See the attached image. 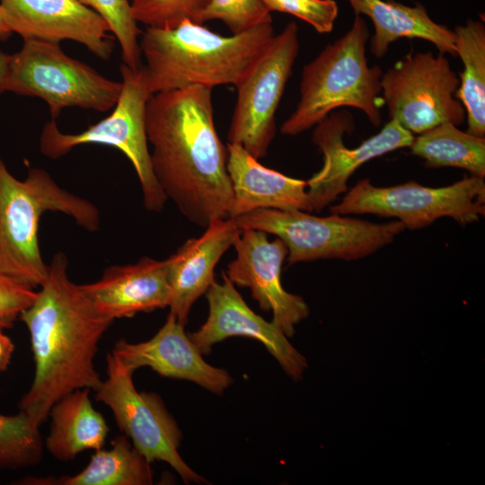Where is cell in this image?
Returning a JSON list of instances; mask_svg holds the SVG:
<instances>
[{
  "label": "cell",
  "instance_id": "f1b7e54d",
  "mask_svg": "<svg viewBox=\"0 0 485 485\" xmlns=\"http://www.w3.org/2000/svg\"><path fill=\"white\" fill-rule=\"evenodd\" d=\"M211 20L222 21L233 34L272 22L270 12L261 0H208L198 23Z\"/></svg>",
  "mask_w": 485,
  "mask_h": 485
},
{
  "label": "cell",
  "instance_id": "6da1fadb",
  "mask_svg": "<svg viewBox=\"0 0 485 485\" xmlns=\"http://www.w3.org/2000/svg\"><path fill=\"white\" fill-rule=\"evenodd\" d=\"M146 129L154 173L181 213L206 228L228 218L233 189L218 137L212 89L190 85L150 96Z\"/></svg>",
  "mask_w": 485,
  "mask_h": 485
},
{
  "label": "cell",
  "instance_id": "4316f807",
  "mask_svg": "<svg viewBox=\"0 0 485 485\" xmlns=\"http://www.w3.org/2000/svg\"><path fill=\"white\" fill-rule=\"evenodd\" d=\"M96 12L107 23L121 48L123 64L137 70L141 66V30L131 13L128 0H79Z\"/></svg>",
  "mask_w": 485,
  "mask_h": 485
},
{
  "label": "cell",
  "instance_id": "4dcf8cb0",
  "mask_svg": "<svg viewBox=\"0 0 485 485\" xmlns=\"http://www.w3.org/2000/svg\"><path fill=\"white\" fill-rule=\"evenodd\" d=\"M34 288L0 277V329L12 328L20 314L35 300Z\"/></svg>",
  "mask_w": 485,
  "mask_h": 485
},
{
  "label": "cell",
  "instance_id": "44dd1931",
  "mask_svg": "<svg viewBox=\"0 0 485 485\" xmlns=\"http://www.w3.org/2000/svg\"><path fill=\"white\" fill-rule=\"evenodd\" d=\"M348 2L356 15H366L373 22L375 33L370 40V50L376 57H384L389 45L400 38L425 40L441 53L456 56L454 32L434 22L420 4L409 6L390 0Z\"/></svg>",
  "mask_w": 485,
  "mask_h": 485
},
{
  "label": "cell",
  "instance_id": "9a60e30c",
  "mask_svg": "<svg viewBox=\"0 0 485 485\" xmlns=\"http://www.w3.org/2000/svg\"><path fill=\"white\" fill-rule=\"evenodd\" d=\"M223 282L214 281L206 293L209 313L204 324L189 333L202 355L227 338L247 337L262 343L292 379L302 378L307 368L305 357L288 341L282 329L255 313L223 273Z\"/></svg>",
  "mask_w": 485,
  "mask_h": 485
},
{
  "label": "cell",
  "instance_id": "7a4b0ae2",
  "mask_svg": "<svg viewBox=\"0 0 485 485\" xmlns=\"http://www.w3.org/2000/svg\"><path fill=\"white\" fill-rule=\"evenodd\" d=\"M63 252L48 264L33 303L20 314L26 325L35 374L19 409L40 427L51 407L77 389L99 390L102 380L93 364L99 342L114 322L101 314L73 283Z\"/></svg>",
  "mask_w": 485,
  "mask_h": 485
},
{
  "label": "cell",
  "instance_id": "d6a6232c",
  "mask_svg": "<svg viewBox=\"0 0 485 485\" xmlns=\"http://www.w3.org/2000/svg\"><path fill=\"white\" fill-rule=\"evenodd\" d=\"M10 58V54L0 49V93L6 92Z\"/></svg>",
  "mask_w": 485,
  "mask_h": 485
},
{
  "label": "cell",
  "instance_id": "d6986e66",
  "mask_svg": "<svg viewBox=\"0 0 485 485\" xmlns=\"http://www.w3.org/2000/svg\"><path fill=\"white\" fill-rule=\"evenodd\" d=\"M240 232L233 218L215 219L199 237L187 240L166 259L171 289L169 313L182 325L187 324L194 303L215 281L216 264L234 246Z\"/></svg>",
  "mask_w": 485,
  "mask_h": 485
},
{
  "label": "cell",
  "instance_id": "e0dca14e",
  "mask_svg": "<svg viewBox=\"0 0 485 485\" xmlns=\"http://www.w3.org/2000/svg\"><path fill=\"white\" fill-rule=\"evenodd\" d=\"M184 327L169 313L163 327L150 340L130 343L121 339L111 353L133 372L147 366L162 376L193 382L213 393L222 394L233 384V378L225 369L203 359Z\"/></svg>",
  "mask_w": 485,
  "mask_h": 485
},
{
  "label": "cell",
  "instance_id": "8992f818",
  "mask_svg": "<svg viewBox=\"0 0 485 485\" xmlns=\"http://www.w3.org/2000/svg\"><path fill=\"white\" fill-rule=\"evenodd\" d=\"M240 230L255 229L279 238L288 264L325 259L355 260L391 243L406 228L400 221L372 223L302 210L256 209L234 217Z\"/></svg>",
  "mask_w": 485,
  "mask_h": 485
},
{
  "label": "cell",
  "instance_id": "d4e9b609",
  "mask_svg": "<svg viewBox=\"0 0 485 485\" xmlns=\"http://www.w3.org/2000/svg\"><path fill=\"white\" fill-rule=\"evenodd\" d=\"M409 147L429 167L451 166L485 176V139L452 123L444 122L419 134Z\"/></svg>",
  "mask_w": 485,
  "mask_h": 485
},
{
  "label": "cell",
  "instance_id": "836d02e7",
  "mask_svg": "<svg viewBox=\"0 0 485 485\" xmlns=\"http://www.w3.org/2000/svg\"><path fill=\"white\" fill-rule=\"evenodd\" d=\"M12 35L13 31L8 27L0 7V41H6Z\"/></svg>",
  "mask_w": 485,
  "mask_h": 485
},
{
  "label": "cell",
  "instance_id": "603a6c76",
  "mask_svg": "<svg viewBox=\"0 0 485 485\" xmlns=\"http://www.w3.org/2000/svg\"><path fill=\"white\" fill-rule=\"evenodd\" d=\"M456 55L464 69L455 97L467 115V132L485 136V27L484 23L469 20L454 31Z\"/></svg>",
  "mask_w": 485,
  "mask_h": 485
},
{
  "label": "cell",
  "instance_id": "2e32d148",
  "mask_svg": "<svg viewBox=\"0 0 485 485\" xmlns=\"http://www.w3.org/2000/svg\"><path fill=\"white\" fill-rule=\"evenodd\" d=\"M4 18L23 40H73L109 60L115 43L106 22L79 0H0Z\"/></svg>",
  "mask_w": 485,
  "mask_h": 485
},
{
  "label": "cell",
  "instance_id": "ffe728a7",
  "mask_svg": "<svg viewBox=\"0 0 485 485\" xmlns=\"http://www.w3.org/2000/svg\"><path fill=\"white\" fill-rule=\"evenodd\" d=\"M226 150L233 189L228 218L261 208L312 211L305 181L263 166L239 144L227 143Z\"/></svg>",
  "mask_w": 485,
  "mask_h": 485
},
{
  "label": "cell",
  "instance_id": "9c48e42d",
  "mask_svg": "<svg viewBox=\"0 0 485 485\" xmlns=\"http://www.w3.org/2000/svg\"><path fill=\"white\" fill-rule=\"evenodd\" d=\"M346 192L341 201L330 208L332 214L395 217L410 230L424 228L445 216L465 225L485 214L484 178L475 175L440 188L415 181L376 187L364 179Z\"/></svg>",
  "mask_w": 485,
  "mask_h": 485
},
{
  "label": "cell",
  "instance_id": "83f0119b",
  "mask_svg": "<svg viewBox=\"0 0 485 485\" xmlns=\"http://www.w3.org/2000/svg\"><path fill=\"white\" fill-rule=\"evenodd\" d=\"M208 0H131V13L146 27L171 29L184 20L198 23Z\"/></svg>",
  "mask_w": 485,
  "mask_h": 485
},
{
  "label": "cell",
  "instance_id": "277c9868",
  "mask_svg": "<svg viewBox=\"0 0 485 485\" xmlns=\"http://www.w3.org/2000/svg\"><path fill=\"white\" fill-rule=\"evenodd\" d=\"M47 211L72 217L89 232L100 226L98 207L61 188L40 168L16 179L0 155V277L35 288L47 279L48 265L39 244L40 221Z\"/></svg>",
  "mask_w": 485,
  "mask_h": 485
},
{
  "label": "cell",
  "instance_id": "ac0fdd59",
  "mask_svg": "<svg viewBox=\"0 0 485 485\" xmlns=\"http://www.w3.org/2000/svg\"><path fill=\"white\" fill-rule=\"evenodd\" d=\"M79 287L101 314L113 320L163 309L171 298L166 260L149 257L110 266L99 280Z\"/></svg>",
  "mask_w": 485,
  "mask_h": 485
},
{
  "label": "cell",
  "instance_id": "5bb4252c",
  "mask_svg": "<svg viewBox=\"0 0 485 485\" xmlns=\"http://www.w3.org/2000/svg\"><path fill=\"white\" fill-rule=\"evenodd\" d=\"M234 247L236 257L225 274L240 287L251 290L263 311H271L272 321L287 337L295 334V326L309 315L304 300L287 292L281 284V267L287 255L279 239L269 241L268 234L255 229L241 230Z\"/></svg>",
  "mask_w": 485,
  "mask_h": 485
},
{
  "label": "cell",
  "instance_id": "f546056e",
  "mask_svg": "<svg viewBox=\"0 0 485 485\" xmlns=\"http://www.w3.org/2000/svg\"><path fill=\"white\" fill-rule=\"evenodd\" d=\"M269 12L292 14L309 23L319 33L333 30L339 7L334 0H261Z\"/></svg>",
  "mask_w": 485,
  "mask_h": 485
},
{
  "label": "cell",
  "instance_id": "30bf717a",
  "mask_svg": "<svg viewBox=\"0 0 485 485\" xmlns=\"http://www.w3.org/2000/svg\"><path fill=\"white\" fill-rule=\"evenodd\" d=\"M380 83L391 119L411 134L464 121L465 110L455 97L460 80L444 53L409 54L384 73Z\"/></svg>",
  "mask_w": 485,
  "mask_h": 485
},
{
  "label": "cell",
  "instance_id": "484cf974",
  "mask_svg": "<svg viewBox=\"0 0 485 485\" xmlns=\"http://www.w3.org/2000/svg\"><path fill=\"white\" fill-rule=\"evenodd\" d=\"M39 428L21 410L0 415V468H27L41 461L43 441Z\"/></svg>",
  "mask_w": 485,
  "mask_h": 485
},
{
  "label": "cell",
  "instance_id": "1f68e13d",
  "mask_svg": "<svg viewBox=\"0 0 485 485\" xmlns=\"http://www.w3.org/2000/svg\"><path fill=\"white\" fill-rule=\"evenodd\" d=\"M14 350V345L4 330L0 329V373L9 366Z\"/></svg>",
  "mask_w": 485,
  "mask_h": 485
},
{
  "label": "cell",
  "instance_id": "7402d4cb",
  "mask_svg": "<svg viewBox=\"0 0 485 485\" xmlns=\"http://www.w3.org/2000/svg\"><path fill=\"white\" fill-rule=\"evenodd\" d=\"M90 389H77L60 398L50 409V431L45 438L48 453L62 462L73 461L85 450L105 444L109 427L89 397Z\"/></svg>",
  "mask_w": 485,
  "mask_h": 485
},
{
  "label": "cell",
  "instance_id": "8fae6325",
  "mask_svg": "<svg viewBox=\"0 0 485 485\" xmlns=\"http://www.w3.org/2000/svg\"><path fill=\"white\" fill-rule=\"evenodd\" d=\"M106 359L107 379L95 399L110 409L117 426L134 447L150 463H167L187 484L207 482L180 455L182 434L162 399L154 392H139L133 383L134 372L111 352Z\"/></svg>",
  "mask_w": 485,
  "mask_h": 485
},
{
  "label": "cell",
  "instance_id": "cb8c5ba5",
  "mask_svg": "<svg viewBox=\"0 0 485 485\" xmlns=\"http://www.w3.org/2000/svg\"><path fill=\"white\" fill-rule=\"evenodd\" d=\"M151 463L125 435L116 436L109 450L99 449L80 472L54 479L61 485H149L153 484Z\"/></svg>",
  "mask_w": 485,
  "mask_h": 485
},
{
  "label": "cell",
  "instance_id": "7c38bea8",
  "mask_svg": "<svg viewBox=\"0 0 485 485\" xmlns=\"http://www.w3.org/2000/svg\"><path fill=\"white\" fill-rule=\"evenodd\" d=\"M298 28L289 22L275 34L235 85L228 143L241 145L257 159L267 154L275 133V114L298 55Z\"/></svg>",
  "mask_w": 485,
  "mask_h": 485
},
{
  "label": "cell",
  "instance_id": "5b68a950",
  "mask_svg": "<svg viewBox=\"0 0 485 485\" xmlns=\"http://www.w3.org/2000/svg\"><path fill=\"white\" fill-rule=\"evenodd\" d=\"M368 39L365 20L356 15L352 27L344 36L304 66L300 100L281 126L283 135L296 136L318 124L337 108L347 106L362 110L374 126L381 124L383 72L378 66H368L366 57Z\"/></svg>",
  "mask_w": 485,
  "mask_h": 485
},
{
  "label": "cell",
  "instance_id": "52a82bcc",
  "mask_svg": "<svg viewBox=\"0 0 485 485\" xmlns=\"http://www.w3.org/2000/svg\"><path fill=\"white\" fill-rule=\"evenodd\" d=\"M120 73L122 89L109 116L77 134L61 132L51 119L42 128L40 150L45 156L57 159L81 145H105L119 149L137 172L145 207L160 212L168 198L154 173L147 145L146 109L152 94L141 66L134 70L122 64Z\"/></svg>",
  "mask_w": 485,
  "mask_h": 485
},
{
  "label": "cell",
  "instance_id": "ba28073f",
  "mask_svg": "<svg viewBox=\"0 0 485 485\" xmlns=\"http://www.w3.org/2000/svg\"><path fill=\"white\" fill-rule=\"evenodd\" d=\"M121 89L122 82L67 56L59 42L23 40L20 50L11 55L6 92L42 99L55 120L67 107L107 111Z\"/></svg>",
  "mask_w": 485,
  "mask_h": 485
},
{
  "label": "cell",
  "instance_id": "3957f363",
  "mask_svg": "<svg viewBox=\"0 0 485 485\" xmlns=\"http://www.w3.org/2000/svg\"><path fill=\"white\" fill-rule=\"evenodd\" d=\"M274 35L272 22L231 36L190 20L171 29L146 27L139 48L147 88L154 94L190 85L235 86Z\"/></svg>",
  "mask_w": 485,
  "mask_h": 485
},
{
  "label": "cell",
  "instance_id": "4fadbf2b",
  "mask_svg": "<svg viewBox=\"0 0 485 485\" xmlns=\"http://www.w3.org/2000/svg\"><path fill=\"white\" fill-rule=\"evenodd\" d=\"M354 128L353 118L347 112H332L315 125L313 141L323 154L322 169L307 183L312 211H322L340 194L347 191L352 173L367 161L386 153L409 147L414 136L398 121L391 119L379 133L359 146L348 148L345 133Z\"/></svg>",
  "mask_w": 485,
  "mask_h": 485
}]
</instances>
